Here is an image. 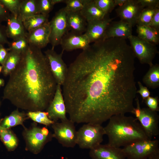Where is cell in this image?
I'll use <instances>...</instances> for the list:
<instances>
[{
  "label": "cell",
  "mask_w": 159,
  "mask_h": 159,
  "mask_svg": "<svg viewBox=\"0 0 159 159\" xmlns=\"http://www.w3.org/2000/svg\"><path fill=\"white\" fill-rule=\"evenodd\" d=\"M118 78L100 42L93 43L68 67L62 93L69 119L74 123L101 124L115 115Z\"/></svg>",
  "instance_id": "obj_1"
},
{
  "label": "cell",
  "mask_w": 159,
  "mask_h": 159,
  "mask_svg": "<svg viewBox=\"0 0 159 159\" xmlns=\"http://www.w3.org/2000/svg\"><path fill=\"white\" fill-rule=\"evenodd\" d=\"M57 85L41 49L29 45L9 75L3 98L29 111H44L52 100Z\"/></svg>",
  "instance_id": "obj_2"
},
{
  "label": "cell",
  "mask_w": 159,
  "mask_h": 159,
  "mask_svg": "<svg viewBox=\"0 0 159 159\" xmlns=\"http://www.w3.org/2000/svg\"><path fill=\"white\" fill-rule=\"evenodd\" d=\"M104 128L108 138L107 144L112 146L124 147L138 141L150 139L135 118L125 114L112 116Z\"/></svg>",
  "instance_id": "obj_3"
},
{
  "label": "cell",
  "mask_w": 159,
  "mask_h": 159,
  "mask_svg": "<svg viewBox=\"0 0 159 159\" xmlns=\"http://www.w3.org/2000/svg\"><path fill=\"white\" fill-rule=\"evenodd\" d=\"M105 135L102 125L85 123L77 131L76 144L81 148L90 150L101 144Z\"/></svg>",
  "instance_id": "obj_4"
},
{
  "label": "cell",
  "mask_w": 159,
  "mask_h": 159,
  "mask_svg": "<svg viewBox=\"0 0 159 159\" xmlns=\"http://www.w3.org/2000/svg\"><path fill=\"white\" fill-rule=\"evenodd\" d=\"M135 100L136 107L134 108L131 113L135 115L148 137L152 139L159 134V116L157 112L148 107L141 108L138 98L135 99Z\"/></svg>",
  "instance_id": "obj_5"
},
{
  "label": "cell",
  "mask_w": 159,
  "mask_h": 159,
  "mask_svg": "<svg viewBox=\"0 0 159 159\" xmlns=\"http://www.w3.org/2000/svg\"><path fill=\"white\" fill-rule=\"evenodd\" d=\"M159 145L158 140L148 139L131 143L122 149L127 159H146L159 150Z\"/></svg>",
  "instance_id": "obj_6"
},
{
  "label": "cell",
  "mask_w": 159,
  "mask_h": 159,
  "mask_svg": "<svg viewBox=\"0 0 159 159\" xmlns=\"http://www.w3.org/2000/svg\"><path fill=\"white\" fill-rule=\"evenodd\" d=\"M128 39L135 57L140 63L148 64L150 67L153 65V60L158 52L156 45L132 35Z\"/></svg>",
  "instance_id": "obj_7"
},
{
  "label": "cell",
  "mask_w": 159,
  "mask_h": 159,
  "mask_svg": "<svg viewBox=\"0 0 159 159\" xmlns=\"http://www.w3.org/2000/svg\"><path fill=\"white\" fill-rule=\"evenodd\" d=\"M74 123L67 119L52 125L54 132L53 137L64 147L73 148L77 145V131Z\"/></svg>",
  "instance_id": "obj_8"
},
{
  "label": "cell",
  "mask_w": 159,
  "mask_h": 159,
  "mask_svg": "<svg viewBox=\"0 0 159 159\" xmlns=\"http://www.w3.org/2000/svg\"><path fill=\"white\" fill-rule=\"evenodd\" d=\"M50 29L49 43L52 49L60 44L63 36L69 30L65 7L60 9L49 21Z\"/></svg>",
  "instance_id": "obj_9"
},
{
  "label": "cell",
  "mask_w": 159,
  "mask_h": 159,
  "mask_svg": "<svg viewBox=\"0 0 159 159\" xmlns=\"http://www.w3.org/2000/svg\"><path fill=\"white\" fill-rule=\"evenodd\" d=\"M53 137L46 127H34L27 130L25 138L30 150L37 154L42 150L44 145Z\"/></svg>",
  "instance_id": "obj_10"
},
{
  "label": "cell",
  "mask_w": 159,
  "mask_h": 159,
  "mask_svg": "<svg viewBox=\"0 0 159 159\" xmlns=\"http://www.w3.org/2000/svg\"><path fill=\"white\" fill-rule=\"evenodd\" d=\"M64 51L57 53L51 48L44 52L49 64L51 71L57 84L61 86L65 80L68 67L62 58Z\"/></svg>",
  "instance_id": "obj_11"
},
{
  "label": "cell",
  "mask_w": 159,
  "mask_h": 159,
  "mask_svg": "<svg viewBox=\"0 0 159 159\" xmlns=\"http://www.w3.org/2000/svg\"><path fill=\"white\" fill-rule=\"evenodd\" d=\"M46 110L49 118L54 122L67 119L61 85H57L53 97Z\"/></svg>",
  "instance_id": "obj_12"
},
{
  "label": "cell",
  "mask_w": 159,
  "mask_h": 159,
  "mask_svg": "<svg viewBox=\"0 0 159 159\" xmlns=\"http://www.w3.org/2000/svg\"><path fill=\"white\" fill-rule=\"evenodd\" d=\"M143 8L137 0H127L124 4L118 6L115 11L120 20L133 27L136 25L138 18Z\"/></svg>",
  "instance_id": "obj_13"
},
{
  "label": "cell",
  "mask_w": 159,
  "mask_h": 159,
  "mask_svg": "<svg viewBox=\"0 0 159 159\" xmlns=\"http://www.w3.org/2000/svg\"><path fill=\"white\" fill-rule=\"evenodd\" d=\"M113 19L107 14L103 19L87 22L86 29L84 34L90 43L104 39L107 29Z\"/></svg>",
  "instance_id": "obj_14"
},
{
  "label": "cell",
  "mask_w": 159,
  "mask_h": 159,
  "mask_svg": "<svg viewBox=\"0 0 159 159\" xmlns=\"http://www.w3.org/2000/svg\"><path fill=\"white\" fill-rule=\"evenodd\" d=\"M90 44L88 38L84 33L78 34L71 32H68L63 36L60 44L64 52L78 49L83 50L88 47Z\"/></svg>",
  "instance_id": "obj_15"
},
{
  "label": "cell",
  "mask_w": 159,
  "mask_h": 159,
  "mask_svg": "<svg viewBox=\"0 0 159 159\" xmlns=\"http://www.w3.org/2000/svg\"><path fill=\"white\" fill-rule=\"evenodd\" d=\"M89 155L92 159H126L122 148L110 146L108 144H100L90 150Z\"/></svg>",
  "instance_id": "obj_16"
},
{
  "label": "cell",
  "mask_w": 159,
  "mask_h": 159,
  "mask_svg": "<svg viewBox=\"0 0 159 159\" xmlns=\"http://www.w3.org/2000/svg\"><path fill=\"white\" fill-rule=\"evenodd\" d=\"M50 29L49 21L27 32L26 38L29 45L42 49L49 43Z\"/></svg>",
  "instance_id": "obj_17"
},
{
  "label": "cell",
  "mask_w": 159,
  "mask_h": 159,
  "mask_svg": "<svg viewBox=\"0 0 159 159\" xmlns=\"http://www.w3.org/2000/svg\"><path fill=\"white\" fill-rule=\"evenodd\" d=\"M132 28L129 24L121 20L112 21L107 29L103 40L112 38L128 39L132 35Z\"/></svg>",
  "instance_id": "obj_18"
},
{
  "label": "cell",
  "mask_w": 159,
  "mask_h": 159,
  "mask_svg": "<svg viewBox=\"0 0 159 159\" xmlns=\"http://www.w3.org/2000/svg\"><path fill=\"white\" fill-rule=\"evenodd\" d=\"M6 22V32L8 38L14 40L26 37L27 32L24 27L22 20L19 17L11 14Z\"/></svg>",
  "instance_id": "obj_19"
},
{
  "label": "cell",
  "mask_w": 159,
  "mask_h": 159,
  "mask_svg": "<svg viewBox=\"0 0 159 159\" xmlns=\"http://www.w3.org/2000/svg\"><path fill=\"white\" fill-rule=\"evenodd\" d=\"M67 19L69 30L71 32L78 34L85 32L87 23L80 11H67Z\"/></svg>",
  "instance_id": "obj_20"
},
{
  "label": "cell",
  "mask_w": 159,
  "mask_h": 159,
  "mask_svg": "<svg viewBox=\"0 0 159 159\" xmlns=\"http://www.w3.org/2000/svg\"><path fill=\"white\" fill-rule=\"evenodd\" d=\"M87 22L100 20L107 15L95 4L94 0H84V6L80 11Z\"/></svg>",
  "instance_id": "obj_21"
},
{
  "label": "cell",
  "mask_w": 159,
  "mask_h": 159,
  "mask_svg": "<svg viewBox=\"0 0 159 159\" xmlns=\"http://www.w3.org/2000/svg\"><path fill=\"white\" fill-rule=\"evenodd\" d=\"M136 25L139 38L155 45L159 44V32L149 26Z\"/></svg>",
  "instance_id": "obj_22"
},
{
  "label": "cell",
  "mask_w": 159,
  "mask_h": 159,
  "mask_svg": "<svg viewBox=\"0 0 159 159\" xmlns=\"http://www.w3.org/2000/svg\"><path fill=\"white\" fill-rule=\"evenodd\" d=\"M38 14L37 0H21L19 17L22 21Z\"/></svg>",
  "instance_id": "obj_23"
},
{
  "label": "cell",
  "mask_w": 159,
  "mask_h": 159,
  "mask_svg": "<svg viewBox=\"0 0 159 159\" xmlns=\"http://www.w3.org/2000/svg\"><path fill=\"white\" fill-rule=\"evenodd\" d=\"M26 118L25 114L19 112L17 109L9 115L1 119L0 126L4 128L9 129L17 125H22Z\"/></svg>",
  "instance_id": "obj_24"
},
{
  "label": "cell",
  "mask_w": 159,
  "mask_h": 159,
  "mask_svg": "<svg viewBox=\"0 0 159 159\" xmlns=\"http://www.w3.org/2000/svg\"><path fill=\"white\" fill-rule=\"evenodd\" d=\"M143 83L147 87L155 89L159 86V65L153 64L150 67L143 78Z\"/></svg>",
  "instance_id": "obj_25"
},
{
  "label": "cell",
  "mask_w": 159,
  "mask_h": 159,
  "mask_svg": "<svg viewBox=\"0 0 159 159\" xmlns=\"http://www.w3.org/2000/svg\"><path fill=\"white\" fill-rule=\"evenodd\" d=\"M49 15L38 14L26 18L22 21L24 27L29 32L49 21Z\"/></svg>",
  "instance_id": "obj_26"
},
{
  "label": "cell",
  "mask_w": 159,
  "mask_h": 159,
  "mask_svg": "<svg viewBox=\"0 0 159 159\" xmlns=\"http://www.w3.org/2000/svg\"><path fill=\"white\" fill-rule=\"evenodd\" d=\"M21 54V53L14 51H9L6 59L2 66L1 72L4 76L9 75L15 69L20 61Z\"/></svg>",
  "instance_id": "obj_27"
},
{
  "label": "cell",
  "mask_w": 159,
  "mask_h": 159,
  "mask_svg": "<svg viewBox=\"0 0 159 159\" xmlns=\"http://www.w3.org/2000/svg\"><path fill=\"white\" fill-rule=\"evenodd\" d=\"M0 137L8 150L12 151L17 146L18 140L13 133L9 129L0 126Z\"/></svg>",
  "instance_id": "obj_28"
},
{
  "label": "cell",
  "mask_w": 159,
  "mask_h": 159,
  "mask_svg": "<svg viewBox=\"0 0 159 159\" xmlns=\"http://www.w3.org/2000/svg\"><path fill=\"white\" fill-rule=\"evenodd\" d=\"M159 7L144 8L138 18L136 25L149 26L153 16Z\"/></svg>",
  "instance_id": "obj_29"
},
{
  "label": "cell",
  "mask_w": 159,
  "mask_h": 159,
  "mask_svg": "<svg viewBox=\"0 0 159 159\" xmlns=\"http://www.w3.org/2000/svg\"><path fill=\"white\" fill-rule=\"evenodd\" d=\"M27 116L34 121L46 126L52 125L54 122L49 118L46 112L41 111H29Z\"/></svg>",
  "instance_id": "obj_30"
},
{
  "label": "cell",
  "mask_w": 159,
  "mask_h": 159,
  "mask_svg": "<svg viewBox=\"0 0 159 159\" xmlns=\"http://www.w3.org/2000/svg\"><path fill=\"white\" fill-rule=\"evenodd\" d=\"M21 0H0V2L11 14L19 17Z\"/></svg>",
  "instance_id": "obj_31"
},
{
  "label": "cell",
  "mask_w": 159,
  "mask_h": 159,
  "mask_svg": "<svg viewBox=\"0 0 159 159\" xmlns=\"http://www.w3.org/2000/svg\"><path fill=\"white\" fill-rule=\"evenodd\" d=\"M10 50H13L22 53L28 47L29 45L26 37L13 40L9 44Z\"/></svg>",
  "instance_id": "obj_32"
},
{
  "label": "cell",
  "mask_w": 159,
  "mask_h": 159,
  "mask_svg": "<svg viewBox=\"0 0 159 159\" xmlns=\"http://www.w3.org/2000/svg\"><path fill=\"white\" fill-rule=\"evenodd\" d=\"M96 5L106 14L111 12L116 6L114 0H94Z\"/></svg>",
  "instance_id": "obj_33"
},
{
  "label": "cell",
  "mask_w": 159,
  "mask_h": 159,
  "mask_svg": "<svg viewBox=\"0 0 159 159\" xmlns=\"http://www.w3.org/2000/svg\"><path fill=\"white\" fill-rule=\"evenodd\" d=\"M65 9L67 12L80 11L84 6V0H65Z\"/></svg>",
  "instance_id": "obj_34"
},
{
  "label": "cell",
  "mask_w": 159,
  "mask_h": 159,
  "mask_svg": "<svg viewBox=\"0 0 159 159\" xmlns=\"http://www.w3.org/2000/svg\"><path fill=\"white\" fill-rule=\"evenodd\" d=\"M39 14L49 15L53 9L54 5L51 0H37Z\"/></svg>",
  "instance_id": "obj_35"
},
{
  "label": "cell",
  "mask_w": 159,
  "mask_h": 159,
  "mask_svg": "<svg viewBox=\"0 0 159 159\" xmlns=\"http://www.w3.org/2000/svg\"><path fill=\"white\" fill-rule=\"evenodd\" d=\"M148 107L152 111L157 112L159 110V100L158 97L149 96L144 101Z\"/></svg>",
  "instance_id": "obj_36"
},
{
  "label": "cell",
  "mask_w": 159,
  "mask_h": 159,
  "mask_svg": "<svg viewBox=\"0 0 159 159\" xmlns=\"http://www.w3.org/2000/svg\"><path fill=\"white\" fill-rule=\"evenodd\" d=\"M138 84L139 89L137 90L136 92L140 94L142 97V101H143L150 96V93L147 87L144 86L140 81H138Z\"/></svg>",
  "instance_id": "obj_37"
},
{
  "label": "cell",
  "mask_w": 159,
  "mask_h": 159,
  "mask_svg": "<svg viewBox=\"0 0 159 159\" xmlns=\"http://www.w3.org/2000/svg\"><path fill=\"white\" fill-rule=\"evenodd\" d=\"M6 32V27L0 23V44H9Z\"/></svg>",
  "instance_id": "obj_38"
},
{
  "label": "cell",
  "mask_w": 159,
  "mask_h": 159,
  "mask_svg": "<svg viewBox=\"0 0 159 159\" xmlns=\"http://www.w3.org/2000/svg\"><path fill=\"white\" fill-rule=\"evenodd\" d=\"M143 8L159 7V0H137Z\"/></svg>",
  "instance_id": "obj_39"
},
{
  "label": "cell",
  "mask_w": 159,
  "mask_h": 159,
  "mask_svg": "<svg viewBox=\"0 0 159 159\" xmlns=\"http://www.w3.org/2000/svg\"><path fill=\"white\" fill-rule=\"evenodd\" d=\"M149 26L159 32V8L156 10Z\"/></svg>",
  "instance_id": "obj_40"
},
{
  "label": "cell",
  "mask_w": 159,
  "mask_h": 159,
  "mask_svg": "<svg viewBox=\"0 0 159 159\" xmlns=\"http://www.w3.org/2000/svg\"><path fill=\"white\" fill-rule=\"evenodd\" d=\"M11 14L0 2V23L7 21Z\"/></svg>",
  "instance_id": "obj_41"
},
{
  "label": "cell",
  "mask_w": 159,
  "mask_h": 159,
  "mask_svg": "<svg viewBox=\"0 0 159 159\" xmlns=\"http://www.w3.org/2000/svg\"><path fill=\"white\" fill-rule=\"evenodd\" d=\"M9 50L5 48L4 45L0 44V64L3 66L7 57Z\"/></svg>",
  "instance_id": "obj_42"
},
{
  "label": "cell",
  "mask_w": 159,
  "mask_h": 159,
  "mask_svg": "<svg viewBox=\"0 0 159 159\" xmlns=\"http://www.w3.org/2000/svg\"><path fill=\"white\" fill-rule=\"evenodd\" d=\"M146 159H159V150L153 153Z\"/></svg>",
  "instance_id": "obj_43"
},
{
  "label": "cell",
  "mask_w": 159,
  "mask_h": 159,
  "mask_svg": "<svg viewBox=\"0 0 159 159\" xmlns=\"http://www.w3.org/2000/svg\"><path fill=\"white\" fill-rule=\"evenodd\" d=\"M127 0H114L115 4L116 6H120L124 4Z\"/></svg>",
  "instance_id": "obj_44"
},
{
  "label": "cell",
  "mask_w": 159,
  "mask_h": 159,
  "mask_svg": "<svg viewBox=\"0 0 159 159\" xmlns=\"http://www.w3.org/2000/svg\"><path fill=\"white\" fill-rule=\"evenodd\" d=\"M65 0H51L52 4L54 5L56 4L64 2Z\"/></svg>",
  "instance_id": "obj_45"
},
{
  "label": "cell",
  "mask_w": 159,
  "mask_h": 159,
  "mask_svg": "<svg viewBox=\"0 0 159 159\" xmlns=\"http://www.w3.org/2000/svg\"><path fill=\"white\" fill-rule=\"evenodd\" d=\"M5 84V82L2 79L0 78V87H3Z\"/></svg>",
  "instance_id": "obj_46"
},
{
  "label": "cell",
  "mask_w": 159,
  "mask_h": 159,
  "mask_svg": "<svg viewBox=\"0 0 159 159\" xmlns=\"http://www.w3.org/2000/svg\"><path fill=\"white\" fill-rule=\"evenodd\" d=\"M2 68H3V66L1 65H0V74L1 72H2Z\"/></svg>",
  "instance_id": "obj_47"
},
{
  "label": "cell",
  "mask_w": 159,
  "mask_h": 159,
  "mask_svg": "<svg viewBox=\"0 0 159 159\" xmlns=\"http://www.w3.org/2000/svg\"><path fill=\"white\" fill-rule=\"evenodd\" d=\"M1 102L0 101V107L1 105Z\"/></svg>",
  "instance_id": "obj_48"
}]
</instances>
